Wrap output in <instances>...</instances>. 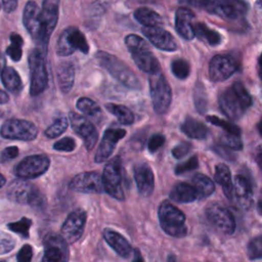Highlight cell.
<instances>
[{
  "instance_id": "30",
  "label": "cell",
  "mask_w": 262,
  "mask_h": 262,
  "mask_svg": "<svg viewBox=\"0 0 262 262\" xmlns=\"http://www.w3.org/2000/svg\"><path fill=\"white\" fill-rule=\"evenodd\" d=\"M170 199L176 203H191L198 200V193L192 185L179 182L170 191Z\"/></svg>"
},
{
  "instance_id": "12",
  "label": "cell",
  "mask_w": 262,
  "mask_h": 262,
  "mask_svg": "<svg viewBox=\"0 0 262 262\" xmlns=\"http://www.w3.org/2000/svg\"><path fill=\"white\" fill-rule=\"evenodd\" d=\"M206 9L226 20H236L248 10L244 0H210Z\"/></svg>"
},
{
  "instance_id": "52",
  "label": "cell",
  "mask_w": 262,
  "mask_h": 262,
  "mask_svg": "<svg viewBox=\"0 0 262 262\" xmlns=\"http://www.w3.org/2000/svg\"><path fill=\"white\" fill-rule=\"evenodd\" d=\"M214 150H215L220 157H222V158H224V159H226V160L232 161V160L234 159V156H233V154L230 151V149L227 148V147H225V146L222 145V144H218V145L214 146Z\"/></svg>"
},
{
  "instance_id": "10",
  "label": "cell",
  "mask_w": 262,
  "mask_h": 262,
  "mask_svg": "<svg viewBox=\"0 0 262 262\" xmlns=\"http://www.w3.org/2000/svg\"><path fill=\"white\" fill-rule=\"evenodd\" d=\"M101 179L103 190L106 193L116 200H124V191L122 186V168L121 160L119 157L113 158L105 164Z\"/></svg>"
},
{
  "instance_id": "1",
  "label": "cell",
  "mask_w": 262,
  "mask_h": 262,
  "mask_svg": "<svg viewBox=\"0 0 262 262\" xmlns=\"http://www.w3.org/2000/svg\"><path fill=\"white\" fill-rule=\"evenodd\" d=\"M218 102L222 113L227 118L238 120L252 105L253 100L246 86L237 81L219 95Z\"/></svg>"
},
{
  "instance_id": "43",
  "label": "cell",
  "mask_w": 262,
  "mask_h": 262,
  "mask_svg": "<svg viewBox=\"0 0 262 262\" xmlns=\"http://www.w3.org/2000/svg\"><path fill=\"white\" fill-rule=\"evenodd\" d=\"M247 254L252 260L260 259L262 257V237L260 235L250 241L247 247Z\"/></svg>"
},
{
  "instance_id": "38",
  "label": "cell",
  "mask_w": 262,
  "mask_h": 262,
  "mask_svg": "<svg viewBox=\"0 0 262 262\" xmlns=\"http://www.w3.org/2000/svg\"><path fill=\"white\" fill-rule=\"evenodd\" d=\"M193 101H194V106L196 111L200 114L204 115L205 112L207 111L208 98H207L206 89L201 82L195 83L194 90H193Z\"/></svg>"
},
{
  "instance_id": "48",
  "label": "cell",
  "mask_w": 262,
  "mask_h": 262,
  "mask_svg": "<svg viewBox=\"0 0 262 262\" xmlns=\"http://www.w3.org/2000/svg\"><path fill=\"white\" fill-rule=\"evenodd\" d=\"M165 142V137L163 134L161 133H157L154 134L149 137L148 141H147V149L150 152H156Z\"/></svg>"
},
{
  "instance_id": "22",
  "label": "cell",
  "mask_w": 262,
  "mask_h": 262,
  "mask_svg": "<svg viewBox=\"0 0 262 262\" xmlns=\"http://www.w3.org/2000/svg\"><path fill=\"white\" fill-rule=\"evenodd\" d=\"M142 34L146 37L149 43L156 48L163 51H175L177 50V42L174 37L161 27L155 28H142Z\"/></svg>"
},
{
  "instance_id": "29",
  "label": "cell",
  "mask_w": 262,
  "mask_h": 262,
  "mask_svg": "<svg viewBox=\"0 0 262 262\" xmlns=\"http://www.w3.org/2000/svg\"><path fill=\"white\" fill-rule=\"evenodd\" d=\"M214 179L222 186L223 192L228 200L233 199V183L231 181V174L229 168L225 164H218L215 167Z\"/></svg>"
},
{
  "instance_id": "42",
  "label": "cell",
  "mask_w": 262,
  "mask_h": 262,
  "mask_svg": "<svg viewBox=\"0 0 262 262\" xmlns=\"http://www.w3.org/2000/svg\"><path fill=\"white\" fill-rule=\"evenodd\" d=\"M31 224H32L31 219L24 217V218H21L20 220H18L16 222L9 223L7 226L10 230H12V231L20 234L25 238H27L29 236V229L31 227Z\"/></svg>"
},
{
  "instance_id": "15",
  "label": "cell",
  "mask_w": 262,
  "mask_h": 262,
  "mask_svg": "<svg viewBox=\"0 0 262 262\" xmlns=\"http://www.w3.org/2000/svg\"><path fill=\"white\" fill-rule=\"evenodd\" d=\"M238 70L236 60L226 54L214 55L209 63V77L213 82H223Z\"/></svg>"
},
{
  "instance_id": "3",
  "label": "cell",
  "mask_w": 262,
  "mask_h": 262,
  "mask_svg": "<svg viewBox=\"0 0 262 262\" xmlns=\"http://www.w3.org/2000/svg\"><path fill=\"white\" fill-rule=\"evenodd\" d=\"M95 58L98 63L122 85L132 90L140 89V83L134 72L120 58L104 51L96 52Z\"/></svg>"
},
{
  "instance_id": "46",
  "label": "cell",
  "mask_w": 262,
  "mask_h": 262,
  "mask_svg": "<svg viewBox=\"0 0 262 262\" xmlns=\"http://www.w3.org/2000/svg\"><path fill=\"white\" fill-rule=\"evenodd\" d=\"M15 245V241L11 235L4 231H0V255L10 252Z\"/></svg>"
},
{
  "instance_id": "56",
  "label": "cell",
  "mask_w": 262,
  "mask_h": 262,
  "mask_svg": "<svg viewBox=\"0 0 262 262\" xmlns=\"http://www.w3.org/2000/svg\"><path fill=\"white\" fill-rule=\"evenodd\" d=\"M8 100H9V96H8V94H7L5 91H3V90H1V89H0V104L7 103V102H8Z\"/></svg>"
},
{
  "instance_id": "21",
  "label": "cell",
  "mask_w": 262,
  "mask_h": 262,
  "mask_svg": "<svg viewBox=\"0 0 262 262\" xmlns=\"http://www.w3.org/2000/svg\"><path fill=\"white\" fill-rule=\"evenodd\" d=\"M126 135V130L122 128H108L104 131L101 141L96 150L94 161L102 163L106 161L113 154L117 143Z\"/></svg>"
},
{
  "instance_id": "57",
  "label": "cell",
  "mask_w": 262,
  "mask_h": 262,
  "mask_svg": "<svg viewBox=\"0 0 262 262\" xmlns=\"http://www.w3.org/2000/svg\"><path fill=\"white\" fill-rule=\"evenodd\" d=\"M4 66H5V56H4L3 53L0 52V73L3 70Z\"/></svg>"
},
{
  "instance_id": "14",
  "label": "cell",
  "mask_w": 262,
  "mask_h": 262,
  "mask_svg": "<svg viewBox=\"0 0 262 262\" xmlns=\"http://www.w3.org/2000/svg\"><path fill=\"white\" fill-rule=\"evenodd\" d=\"M206 216L208 220L220 231L225 234H232L235 230L236 223L232 213L225 207L212 203L206 208Z\"/></svg>"
},
{
  "instance_id": "4",
  "label": "cell",
  "mask_w": 262,
  "mask_h": 262,
  "mask_svg": "<svg viewBox=\"0 0 262 262\" xmlns=\"http://www.w3.org/2000/svg\"><path fill=\"white\" fill-rule=\"evenodd\" d=\"M46 50L35 47L29 54L30 94L38 96L48 86V72L46 67Z\"/></svg>"
},
{
  "instance_id": "50",
  "label": "cell",
  "mask_w": 262,
  "mask_h": 262,
  "mask_svg": "<svg viewBox=\"0 0 262 262\" xmlns=\"http://www.w3.org/2000/svg\"><path fill=\"white\" fill-rule=\"evenodd\" d=\"M33 257V249L30 245H24L16 255L17 262H31Z\"/></svg>"
},
{
  "instance_id": "53",
  "label": "cell",
  "mask_w": 262,
  "mask_h": 262,
  "mask_svg": "<svg viewBox=\"0 0 262 262\" xmlns=\"http://www.w3.org/2000/svg\"><path fill=\"white\" fill-rule=\"evenodd\" d=\"M181 4H185L191 7H198V8H206L210 0H178Z\"/></svg>"
},
{
  "instance_id": "33",
  "label": "cell",
  "mask_w": 262,
  "mask_h": 262,
  "mask_svg": "<svg viewBox=\"0 0 262 262\" xmlns=\"http://www.w3.org/2000/svg\"><path fill=\"white\" fill-rule=\"evenodd\" d=\"M194 36L211 46L219 45L222 40L221 35L217 31L210 29L203 23L194 24Z\"/></svg>"
},
{
  "instance_id": "55",
  "label": "cell",
  "mask_w": 262,
  "mask_h": 262,
  "mask_svg": "<svg viewBox=\"0 0 262 262\" xmlns=\"http://www.w3.org/2000/svg\"><path fill=\"white\" fill-rule=\"evenodd\" d=\"M132 262H144L140 252L138 249H135L133 251V258H132Z\"/></svg>"
},
{
  "instance_id": "11",
  "label": "cell",
  "mask_w": 262,
  "mask_h": 262,
  "mask_svg": "<svg viewBox=\"0 0 262 262\" xmlns=\"http://www.w3.org/2000/svg\"><path fill=\"white\" fill-rule=\"evenodd\" d=\"M50 166L46 155H33L23 159L14 168V173L19 179H33L43 175Z\"/></svg>"
},
{
  "instance_id": "23",
  "label": "cell",
  "mask_w": 262,
  "mask_h": 262,
  "mask_svg": "<svg viewBox=\"0 0 262 262\" xmlns=\"http://www.w3.org/2000/svg\"><path fill=\"white\" fill-rule=\"evenodd\" d=\"M134 180L140 195L149 196L152 193L155 187V177L149 165L146 163L137 164L134 167Z\"/></svg>"
},
{
  "instance_id": "44",
  "label": "cell",
  "mask_w": 262,
  "mask_h": 262,
  "mask_svg": "<svg viewBox=\"0 0 262 262\" xmlns=\"http://www.w3.org/2000/svg\"><path fill=\"white\" fill-rule=\"evenodd\" d=\"M220 141H221L220 144L224 145L225 147H227L229 149L241 150L243 148V142H242L239 136H237V135L225 133V134L221 135Z\"/></svg>"
},
{
  "instance_id": "6",
  "label": "cell",
  "mask_w": 262,
  "mask_h": 262,
  "mask_svg": "<svg viewBox=\"0 0 262 262\" xmlns=\"http://www.w3.org/2000/svg\"><path fill=\"white\" fill-rule=\"evenodd\" d=\"M148 83L154 111L159 115H163L169 108L172 100L170 85L161 71L150 74Z\"/></svg>"
},
{
  "instance_id": "31",
  "label": "cell",
  "mask_w": 262,
  "mask_h": 262,
  "mask_svg": "<svg viewBox=\"0 0 262 262\" xmlns=\"http://www.w3.org/2000/svg\"><path fill=\"white\" fill-rule=\"evenodd\" d=\"M134 18L143 26V28L162 27L163 18L155 10L148 7H139L134 11Z\"/></svg>"
},
{
  "instance_id": "25",
  "label": "cell",
  "mask_w": 262,
  "mask_h": 262,
  "mask_svg": "<svg viewBox=\"0 0 262 262\" xmlns=\"http://www.w3.org/2000/svg\"><path fill=\"white\" fill-rule=\"evenodd\" d=\"M194 14L187 7H179L175 13L176 32L185 40H191L194 36Z\"/></svg>"
},
{
  "instance_id": "47",
  "label": "cell",
  "mask_w": 262,
  "mask_h": 262,
  "mask_svg": "<svg viewBox=\"0 0 262 262\" xmlns=\"http://www.w3.org/2000/svg\"><path fill=\"white\" fill-rule=\"evenodd\" d=\"M76 147V142L72 137H63L53 144V148L58 151H73Z\"/></svg>"
},
{
  "instance_id": "39",
  "label": "cell",
  "mask_w": 262,
  "mask_h": 262,
  "mask_svg": "<svg viewBox=\"0 0 262 262\" xmlns=\"http://www.w3.org/2000/svg\"><path fill=\"white\" fill-rule=\"evenodd\" d=\"M68 128V119L64 116L58 117L54 120V122L49 125L46 130L44 131V134L48 138H55L61 135Z\"/></svg>"
},
{
  "instance_id": "19",
  "label": "cell",
  "mask_w": 262,
  "mask_h": 262,
  "mask_svg": "<svg viewBox=\"0 0 262 262\" xmlns=\"http://www.w3.org/2000/svg\"><path fill=\"white\" fill-rule=\"evenodd\" d=\"M40 9L42 39L44 45L47 47L50 36L57 24L59 0H43L42 7Z\"/></svg>"
},
{
  "instance_id": "35",
  "label": "cell",
  "mask_w": 262,
  "mask_h": 262,
  "mask_svg": "<svg viewBox=\"0 0 262 262\" xmlns=\"http://www.w3.org/2000/svg\"><path fill=\"white\" fill-rule=\"evenodd\" d=\"M105 110L111 113L113 116L117 118L119 123L123 125H131L134 122L133 113L125 105L115 104V103H106L104 105Z\"/></svg>"
},
{
  "instance_id": "40",
  "label": "cell",
  "mask_w": 262,
  "mask_h": 262,
  "mask_svg": "<svg viewBox=\"0 0 262 262\" xmlns=\"http://www.w3.org/2000/svg\"><path fill=\"white\" fill-rule=\"evenodd\" d=\"M171 72L172 74L180 80L186 79L190 74V67L189 63L183 58L174 59L171 62Z\"/></svg>"
},
{
  "instance_id": "18",
  "label": "cell",
  "mask_w": 262,
  "mask_h": 262,
  "mask_svg": "<svg viewBox=\"0 0 262 262\" xmlns=\"http://www.w3.org/2000/svg\"><path fill=\"white\" fill-rule=\"evenodd\" d=\"M69 248L64 238L49 234L44 238V253L41 262H68Z\"/></svg>"
},
{
  "instance_id": "32",
  "label": "cell",
  "mask_w": 262,
  "mask_h": 262,
  "mask_svg": "<svg viewBox=\"0 0 262 262\" xmlns=\"http://www.w3.org/2000/svg\"><path fill=\"white\" fill-rule=\"evenodd\" d=\"M1 81L7 91L17 95L23 89V82L18 73L11 67H4L1 71Z\"/></svg>"
},
{
  "instance_id": "24",
  "label": "cell",
  "mask_w": 262,
  "mask_h": 262,
  "mask_svg": "<svg viewBox=\"0 0 262 262\" xmlns=\"http://www.w3.org/2000/svg\"><path fill=\"white\" fill-rule=\"evenodd\" d=\"M233 196L238 206L244 210H250L253 206V188L250 180L244 175H236L233 182Z\"/></svg>"
},
{
  "instance_id": "60",
  "label": "cell",
  "mask_w": 262,
  "mask_h": 262,
  "mask_svg": "<svg viewBox=\"0 0 262 262\" xmlns=\"http://www.w3.org/2000/svg\"><path fill=\"white\" fill-rule=\"evenodd\" d=\"M0 262H5V261H0Z\"/></svg>"
},
{
  "instance_id": "20",
  "label": "cell",
  "mask_w": 262,
  "mask_h": 262,
  "mask_svg": "<svg viewBox=\"0 0 262 262\" xmlns=\"http://www.w3.org/2000/svg\"><path fill=\"white\" fill-rule=\"evenodd\" d=\"M70 188L83 193H101L103 185L101 175L97 172H83L76 175L69 184Z\"/></svg>"
},
{
  "instance_id": "51",
  "label": "cell",
  "mask_w": 262,
  "mask_h": 262,
  "mask_svg": "<svg viewBox=\"0 0 262 262\" xmlns=\"http://www.w3.org/2000/svg\"><path fill=\"white\" fill-rule=\"evenodd\" d=\"M17 156H18V148L16 146H7L1 151L0 159L1 161L6 162L12 159H15Z\"/></svg>"
},
{
  "instance_id": "37",
  "label": "cell",
  "mask_w": 262,
  "mask_h": 262,
  "mask_svg": "<svg viewBox=\"0 0 262 262\" xmlns=\"http://www.w3.org/2000/svg\"><path fill=\"white\" fill-rule=\"evenodd\" d=\"M9 40H10V45L6 48L5 52L13 61H18L23 55L24 40L16 33H11Z\"/></svg>"
},
{
  "instance_id": "7",
  "label": "cell",
  "mask_w": 262,
  "mask_h": 262,
  "mask_svg": "<svg viewBox=\"0 0 262 262\" xmlns=\"http://www.w3.org/2000/svg\"><path fill=\"white\" fill-rule=\"evenodd\" d=\"M8 199L14 203L41 207L44 204V198L39 189L31 182L25 179L12 181L7 188Z\"/></svg>"
},
{
  "instance_id": "54",
  "label": "cell",
  "mask_w": 262,
  "mask_h": 262,
  "mask_svg": "<svg viewBox=\"0 0 262 262\" xmlns=\"http://www.w3.org/2000/svg\"><path fill=\"white\" fill-rule=\"evenodd\" d=\"M2 6L5 12L10 13L17 7V0H2Z\"/></svg>"
},
{
  "instance_id": "2",
  "label": "cell",
  "mask_w": 262,
  "mask_h": 262,
  "mask_svg": "<svg viewBox=\"0 0 262 262\" xmlns=\"http://www.w3.org/2000/svg\"><path fill=\"white\" fill-rule=\"evenodd\" d=\"M125 44L133 61L142 72L150 75L161 71L158 58L152 54L146 41L142 37L130 34L125 38Z\"/></svg>"
},
{
  "instance_id": "5",
  "label": "cell",
  "mask_w": 262,
  "mask_h": 262,
  "mask_svg": "<svg viewBox=\"0 0 262 262\" xmlns=\"http://www.w3.org/2000/svg\"><path fill=\"white\" fill-rule=\"evenodd\" d=\"M159 221L162 229L171 236L183 237L187 233L185 215L169 201L161 203L158 210Z\"/></svg>"
},
{
  "instance_id": "58",
  "label": "cell",
  "mask_w": 262,
  "mask_h": 262,
  "mask_svg": "<svg viewBox=\"0 0 262 262\" xmlns=\"http://www.w3.org/2000/svg\"><path fill=\"white\" fill-rule=\"evenodd\" d=\"M167 262H177V260H176V257L174 256V255H169L168 256V259H167Z\"/></svg>"
},
{
  "instance_id": "16",
  "label": "cell",
  "mask_w": 262,
  "mask_h": 262,
  "mask_svg": "<svg viewBox=\"0 0 262 262\" xmlns=\"http://www.w3.org/2000/svg\"><path fill=\"white\" fill-rule=\"evenodd\" d=\"M86 219V212L82 209H76L68 215L60 229L66 242L74 244L81 237L85 228Z\"/></svg>"
},
{
  "instance_id": "8",
  "label": "cell",
  "mask_w": 262,
  "mask_h": 262,
  "mask_svg": "<svg viewBox=\"0 0 262 262\" xmlns=\"http://www.w3.org/2000/svg\"><path fill=\"white\" fill-rule=\"evenodd\" d=\"M77 50L84 54H87L89 51V45L84 35L76 27L64 29L59 35L56 43L57 55L68 56Z\"/></svg>"
},
{
  "instance_id": "26",
  "label": "cell",
  "mask_w": 262,
  "mask_h": 262,
  "mask_svg": "<svg viewBox=\"0 0 262 262\" xmlns=\"http://www.w3.org/2000/svg\"><path fill=\"white\" fill-rule=\"evenodd\" d=\"M104 241L108 246L121 257H128L131 254L132 247L130 243L119 232L112 229H104L103 231Z\"/></svg>"
},
{
  "instance_id": "28",
  "label": "cell",
  "mask_w": 262,
  "mask_h": 262,
  "mask_svg": "<svg viewBox=\"0 0 262 262\" xmlns=\"http://www.w3.org/2000/svg\"><path fill=\"white\" fill-rule=\"evenodd\" d=\"M180 130L189 138L205 139L209 135L208 127L200 121L192 118H186L180 126Z\"/></svg>"
},
{
  "instance_id": "59",
  "label": "cell",
  "mask_w": 262,
  "mask_h": 262,
  "mask_svg": "<svg viewBox=\"0 0 262 262\" xmlns=\"http://www.w3.org/2000/svg\"><path fill=\"white\" fill-rule=\"evenodd\" d=\"M4 183H5V177L0 173V188L4 185Z\"/></svg>"
},
{
  "instance_id": "36",
  "label": "cell",
  "mask_w": 262,
  "mask_h": 262,
  "mask_svg": "<svg viewBox=\"0 0 262 262\" xmlns=\"http://www.w3.org/2000/svg\"><path fill=\"white\" fill-rule=\"evenodd\" d=\"M77 108L86 117L94 120H98L102 116L101 110L98 104L88 97L79 98L77 101Z\"/></svg>"
},
{
  "instance_id": "45",
  "label": "cell",
  "mask_w": 262,
  "mask_h": 262,
  "mask_svg": "<svg viewBox=\"0 0 262 262\" xmlns=\"http://www.w3.org/2000/svg\"><path fill=\"white\" fill-rule=\"evenodd\" d=\"M199 166V160H198V157L196 156H192L191 158H189L187 161L181 163V164H178L176 167H175V174L177 175H180V174H183L185 172H188V171H191V170H194L196 169Z\"/></svg>"
},
{
  "instance_id": "61",
  "label": "cell",
  "mask_w": 262,
  "mask_h": 262,
  "mask_svg": "<svg viewBox=\"0 0 262 262\" xmlns=\"http://www.w3.org/2000/svg\"><path fill=\"white\" fill-rule=\"evenodd\" d=\"M0 9H1V4H0Z\"/></svg>"
},
{
  "instance_id": "27",
  "label": "cell",
  "mask_w": 262,
  "mask_h": 262,
  "mask_svg": "<svg viewBox=\"0 0 262 262\" xmlns=\"http://www.w3.org/2000/svg\"><path fill=\"white\" fill-rule=\"evenodd\" d=\"M57 84L62 93H69L75 82V68L71 61H61L56 69Z\"/></svg>"
},
{
  "instance_id": "41",
  "label": "cell",
  "mask_w": 262,
  "mask_h": 262,
  "mask_svg": "<svg viewBox=\"0 0 262 262\" xmlns=\"http://www.w3.org/2000/svg\"><path fill=\"white\" fill-rule=\"evenodd\" d=\"M206 119L212 125L222 128L225 131V133H229V134H233V135H237V136L241 135V129L236 125L232 124L229 121H225L216 116H207Z\"/></svg>"
},
{
  "instance_id": "49",
  "label": "cell",
  "mask_w": 262,
  "mask_h": 262,
  "mask_svg": "<svg viewBox=\"0 0 262 262\" xmlns=\"http://www.w3.org/2000/svg\"><path fill=\"white\" fill-rule=\"evenodd\" d=\"M191 149V144L186 141H182L172 148V156L175 159H181L185 157Z\"/></svg>"
},
{
  "instance_id": "17",
  "label": "cell",
  "mask_w": 262,
  "mask_h": 262,
  "mask_svg": "<svg viewBox=\"0 0 262 262\" xmlns=\"http://www.w3.org/2000/svg\"><path fill=\"white\" fill-rule=\"evenodd\" d=\"M69 119L73 130L84 140V144L87 150H91L97 142L98 132L94 125L85 117L71 112Z\"/></svg>"
},
{
  "instance_id": "9",
  "label": "cell",
  "mask_w": 262,
  "mask_h": 262,
  "mask_svg": "<svg viewBox=\"0 0 262 262\" xmlns=\"http://www.w3.org/2000/svg\"><path fill=\"white\" fill-rule=\"evenodd\" d=\"M36 125L24 119H8L0 127V135L5 139L31 141L37 137Z\"/></svg>"
},
{
  "instance_id": "34",
  "label": "cell",
  "mask_w": 262,
  "mask_h": 262,
  "mask_svg": "<svg viewBox=\"0 0 262 262\" xmlns=\"http://www.w3.org/2000/svg\"><path fill=\"white\" fill-rule=\"evenodd\" d=\"M192 186L198 193V199H204L211 195L215 190V185L211 178L204 174H195L192 177Z\"/></svg>"
},
{
  "instance_id": "13",
  "label": "cell",
  "mask_w": 262,
  "mask_h": 262,
  "mask_svg": "<svg viewBox=\"0 0 262 262\" xmlns=\"http://www.w3.org/2000/svg\"><path fill=\"white\" fill-rule=\"evenodd\" d=\"M40 11L41 9L35 1H28L25 5L23 12V24L27 29L28 33L31 35L33 41L37 45L36 47L42 48L47 51V47L44 45L42 39Z\"/></svg>"
}]
</instances>
